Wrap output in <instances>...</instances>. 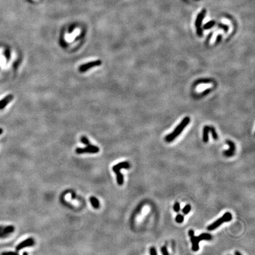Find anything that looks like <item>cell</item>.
<instances>
[{
	"label": "cell",
	"instance_id": "6da1fadb",
	"mask_svg": "<svg viewBox=\"0 0 255 255\" xmlns=\"http://www.w3.org/2000/svg\"><path fill=\"white\" fill-rule=\"evenodd\" d=\"M188 235L191 239L192 243V250L193 252L198 251L200 249L199 247V243L200 241L203 240H209L211 239V235L208 233H202L198 236H194V231L193 230H190L188 231Z\"/></svg>",
	"mask_w": 255,
	"mask_h": 255
},
{
	"label": "cell",
	"instance_id": "7a4b0ae2",
	"mask_svg": "<svg viewBox=\"0 0 255 255\" xmlns=\"http://www.w3.org/2000/svg\"><path fill=\"white\" fill-rule=\"evenodd\" d=\"M190 118L189 117H186L183 119V120L181 122V123L177 127H176V128L174 130L173 132L171 134H168V135H167L165 138V140L166 141V142H171L174 140L177 137H178L179 135H180L181 134V132H183V130L184 129V128L188 125V124L190 123Z\"/></svg>",
	"mask_w": 255,
	"mask_h": 255
},
{
	"label": "cell",
	"instance_id": "3957f363",
	"mask_svg": "<svg viewBox=\"0 0 255 255\" xmlns=\"http://www.w3.org/2000/svg\"><path fill=\"white\" fill-rule=\"evenodd\" d=\"M131 167L129 162L128 161H124L117 164L112 167V170L115 172L116 175V181L119 186H122L124 183V176L120 172V169H129Z\"/></svg>",
	"mask_w": 255,
	"mask_h": 255
},
{
	"label": "cell",
	"instance_id": "277c9868",
	"mask_svg": "<svg viewBox=\"0 0 255 255\" xmlns=\"http://www.w3.org/2000/svg\"><path fill=\"white\" fill-rule=\"evenodd\" d=\"M232 220V214L230 212H226L223 215V216H221V217H220L216 221H215L213 223L211 224V225L208 226L207 227V230H208L211 231L215 230L218 227L221 225L223 224L225 222H229L230 220Z\"/></svg>",
	"mask_w": 255,
	"mask_h": 255
},
{
	"label": "cell",
	"instance_id": "5b68a950",
	"mask_svg": "<svg viewBox=\"0 0 255 255\" xmlns=\"http://www.w3.org/2000/svg\"><path fill=\"white\" fill-rule=\"evenodd\" d=\"M102 64V61L100 60H95V61H92L90 62L87 63L82 64L81 66H80L79 68V70L80 72L83 73L86 71L90 69L95 68V67L99 66L101 65Z\"/></svg>",
	"mask_w": 255,
	"mask_h": 255
},
{
	"label": "cell",
	"instance_id": "8992f818",
	"mask_svg": "<svg viewBox=\"0 0 255 255\" xmlns=\"http://www.w3.org/2000/svg\"><path fill=\"white\" fill-rule=\"evenodd\" d=\"M14 230L15 227L13 226H0V239L7 237Z\"/></svg>",
	"mask_w": 255,
	"mask_h": 255
},
{
	"label": "cell",
	"instance_id": "52a82bcc",
	"mask_svg": "<svg viewBox=\"0 0 255 255\" xmlns=\"http://www.w3.org/2000/svg\"><path fill=\"white\" fill-rule=\"evenodd\" d=\"M226 143L227 144H228L229 146V149L227 150H225L223 152L224 156H225L226 157H232L235 154V151H236V145H235V143L233 141H230V140H227L226 141Z\"/></svg>",
	"mask_w": 255,
	"mask_h": 255
},
{
	"label": "cell",
	"instance_id": "ba28073f",
	"mask_svg": "<svg viewBox=\"0 0 255 255\" xmlns=\"http://www.w3.org/2000/svg\"><path fill=\"white\" fill-rule=\"evenodd\" d=\"M35 242L34 239H33V238H29V239H27L26 240L23 241V242L19 244V245L16 246L15 249H16V251H19V250H21L23 248L27 247H30V246H33Z\"/></svg>",
	"mask_w": 255,
	"mask_h": 255
},
{
	"label": "cell",
	"instance_id": "9c48e42d",
	"mask_svg": "<svg viewBox=\"0 0 255 255\" xmlns=\"http://www.w3.org/2000/svg\"><path fill=\"white\" fill-rule=\"evenodd\" d=\"M99 148H91L90 147H87L86 148H78L76 149V153L77 154H85V153H89V154H96L98 153L99 152Z\"/></svg>",
	"mask_w": 255,
	"mask_h": 255
},
{
	"label": "cell",
	"instance_id": "30bf717a",
	"mask_svg": "<svg viewBox=\"0 0 255 255\" xmlns=\"http://www.w3.org/2000/svg\"><path fill=\"white\" fill-rule=\"evenodd\" d=\"M14 96L12 94H9L0 100V110H2L7 106L13 99Z\"/></svg>",
	"mask_w": 255,
	"mask_h": 255
},
{
	"label": "cell",
	"instance_id": "8fae6325",
	"mask_svg": "<svg viewBox=\"0 0 255 255\" xmlns=\"http://www.w3.org/2000/svg\"><path fill=\"white\" fill-rule=\"evenodd\" d=\"M206 12V10L205 9H203V10L201 11V12H200V13H199L198 15H197V19H196L195 23L196 27L197 28H199L201 27L203 19H204V17H205Z\"/></svg>",
	"mask_w": 255,
	"mask_h": 255
},
{
	"label": "cell",
	"instance_id": "7c38bea8",
	"mask_svg": "<svg viewBox=\"0 0 255 255\" xmlns=\"http://www.w3.org/2000/svg\"><path fill=\"white\" fill-rule=\"evenodd\" d=\"M210 132V127L208 126H205L203 128V141L204 143L208 142V134Z\"/></svg>",
	"mask_w": 255,
	"mask_h": 255
},
{
	"label": "cell",
	"instance_id": "4fadbf2b",
	"mask_svg": "<svg viewBox=\"0 0 255 255\" xmlns=\"http://www.w3.org/2000/svg\"><path fill=\"white\" fill-rule=\"evenodd\" d=\"M89 200H90L91 204H92V206H93L94 208H95V209H98V208L100 207V203H99V200H98V198H96V197L92 196V197H90V198H89Z\"/></svg>",
	"mask_w": 255,
	"mask_h": 255
},
{
	"label": "cell",
	"instance_id": "5bb4252c",
	"mask_svg": "<svg viewBox=\"0 0 255 255\" xmlns=\"http://www.w3.org/2000/svg\"><path fill=\"white\" fill-rule=\"evenodd\" d=\"M210 132H211V135H212L213 138L214 140H217L218 138V134H217V133L216 132V131L215 128H214L213 127H210Z\"/></svg>",
	"mask_w": 255,
	"mask_h": 255
},
{
	"label": "cell",
	"instance_id": "9a60e30c",
	"mask_svg": "<svg viewBox=\"0 0 255 255\" xmlns=\"http://www.w3.org/2000/svg\"><path fill=\"white\" fill-rule=\"evenodd\" d=\"M216 24V22L214 21H210L208 22V23H207L206 24H205L204 25V26H203V29H204V30H208V29H211V27H213L214 25H215Z\"/></svg>",
	"mask_w": 255,
	"mask_h": 255
},
{
	"label": "cell",
	"instance_id": "2e32d148",
	"mask_svg": "<svg viewBox=\"0 0 255 255\" xmlns=\"http://www.w3.org/2000/svg\"><path fill=\"white\" fill-rule=\"evenodd\" d=\"M191 206L189 205V204H187V205H186V206L184 207L182 211H183V213L184 214V215H187V214H188L189 213H190V211H191Z\"/></svg>",
	"mask_w": 255,
	"mask_h": 255
},
{
	"label": "cell",
	"instance_id": "e0dca14e",
	"mask_svg": "<svg viewBox=\"0 0 255 255\" xmlns=\"http://www.w3.org/2000/svg\"><path fill=\"white\" fill-rule=\"evenodd\" d=\"M184 216H183V215H182V214H178L177 215L176 217V221L177 223H182L184 221Z\"/></svg>",
	"mask_w": 255,
	"mask_h": 255
},
{
	"label": "cell",
	"instance_id": "ac0fdd59",
	"mask_svg": "<svg viewBox=\"0 0 255 255\" xmlns=\"http://www.w3.org/2000/svg\"><path fill=\"white\" fill-rule=\"evenodd\" d=\"M80 141H81V142L83 143V144H85V145H86V146H88V145H90V141H89V139H88V138H87L86 137H85V136H82V137H81Z\"/></svg>",
	"mask_w": 255,
	"mask_h": 255
},
{
	"label": "cell",
	"instance_id": "d6986e66",
	"mask_svg": "<svg viewBox=\"0 0 255 255\" xmlns=\"http://www.w3.org/2000/svg\"><path fill=\"white\" fill-rule=\"evenodd\" d=\"M211 82H212V81L210 79H201V80H197L196 83V85H198V84H200V83H210Z\"/></svg>",
	"mask_w": 255,
	"mask_h": 255
},
{
	"label": "cell",
	"instance_id": "ffe728a7",
	"mask_svg": "<svg viewBox=\"0 0 255 255\" xmlns=\"http://www.w3.org/2000/svg\"><path fill=\"white\" fill-rule=\"evenodd\" d=\"M173 209H174V211H176V212H177V213L179 212L180 210V203H178V202H176V203H175L174 205V207H173Z\"/></svg>",
	"mask_w": 255,
	"mask_h": 255
},
{
	"label": "cell",
	"instance_id": "44dd1931",
	"mask_svg": "<svg viewBox=\"0 0 255 255\" xmlns=\"http://www.w3.org/2000/svg\"><path fill=\"white\" fill-rule=\"evenodd\" d=\"M218 27H220L221 29H223L224 31H225V32H227L228 30H229V26H227V25H225V24H223L220 23L219 24H218Z\"/></svg>",
	"mask_w": 255,
	"mask_h": 255
},
{
	"label": "cell",
	"instance_id": "7402d4cb",
	"mask_svg": "<svg viewBox=\"0 0 255 255\" xmlns=\"http://www.w3.org/2000/svg\"><path fill=\"white\" fill-rule=\"evenodd\" d=\"M161 253L162 255H169L168 252V250H167V248L166 246H162V247H161Z\"/></svg>",
	"mask_w": 255,
	"mask_h": 255
},
{
	"label": "cell",
	"instance_id": "603a6c76",
	"mask_svg": "<svg viewBox=\"0 0 255 255\" xmlns=\"http://www.w3.org/2000/svg\"><path fill=\"white\" fill-rule=\"evenodd\" d=\"M149 254L151 255H157V252L156 251V249L154 247H151L149 249Z\"/></svg>",
	"mask_w": 255,
	"mask_h": 255
},
{
	"label": "cell",
	"instance_id": "cb8c5ba5",
	"mask_svg": "<svg viewBox=\"0 0 255 255\" xmlns=\"http://www.w3.org/2000/svg\"><path fill=\"white\" fill-rule=\"evenodd\" d=\"M197 34L198 36H201L203 34V30L201 29V27L197 28Z\"/></svg>",
	"mask_w": 255,
	"mask_h": 255
},
{
	"label": "cell",
	"instance_id": "d4e9b609",
	"mask_svg": "<svg viewBox=\"0 0 255 255\" xmlns=\"http://www.w3.org/2000/svg\"><path fill=\"white\" fill-rule=\"evenodd\" d=\"M221 39H222V36H221V34H218V36H217L216 40V43L217 44V43H218L220 41H221Z\"/></svg>",
	"mask_w": 255,
	"mask_h": 255
},
{
	"label": "cell",
	"instance_id": "484cf974",
	"mask_svg": "<svg viewBox=\"0 0 255 255\" xmlns=\"http://www.w3.org/2000/svg\"><path fill=\"white\" fill-rule=\"evenodd\" d=\"M212 36H213V33H210V34L208 35V37H207V42H209L210 40V39H211V37H212Z\"/></svg>",
	"mask_w": 255,
	"mask_h": 255
},
{
	"label": "cell",
	"instance_id": "4316f807",
	"mask_svg": "<svg viewBox=\"0 0 255 255\" xmlns=\"http://www.w3.org/2000/svg\"><path fill=\"white\" fill-rule=\"evenodd\" d=\"M2 254H14V255H17V253H14V252H4V253H2Z\"/></svg>",
	"mask_w": 255,
	"mask_h": 255
},
{
	"label": "cell",
	"instance_id": "83f0119b",
	"mask_svg": "<svg viewBox=\"0 0 255 255\" xmlns=\"http://www.w3.org/2000/svg\"><path fill=\"white\" fill-rule=\"evenodd\" d=\"M235 255H242V254L240 253V252H238V251L235 252Z\"/></svg>",
	"mask_w": 255,
	"mask_h": 255
},
{
	"label": "cell",
	"instance_id": "f1b7e54d",
	"mask_svg": "<svg viewBox=\"0 0 255 255\" xmlns=\"http://www.w3.org/2000/svg\"><path fill=\"white\" fill-rule=\"evenodd\" d=\"M2 132H3V129L0 128V135H1V134H2Z\"/></svg>",
	"mask_w": 255,
	"mask_h": 255
},
{
	"label": "cell",
	"instance_id": "f546056e",
	"mask_svg": "<svg viewBox=\"0 0 255 255\" xmlns=\"http://www.w3.org/2000/svg\"><path fill=\"white\" fill-rule=\"evenodd\" d=\"M23 255H28L27 253H26V252H24V253H23Z\"/></svg>",
	"mask_w": 255,
	"mask_h": 255
},
{
	"label": "cell",
	"instance_id": "4dcf8cb0",
	"mask_svg": "<svg viewBox=\"0 0 255 255\" xmlns=\"http://www.w3.org/2000/svg\"><path fill=\"white\" fill-rule=\"evenodd\" d=\"M35 1H36V0H35Z\"/></svg>",
	"mask_w": 255,
	"mask_h": 255
}]
</instances>
